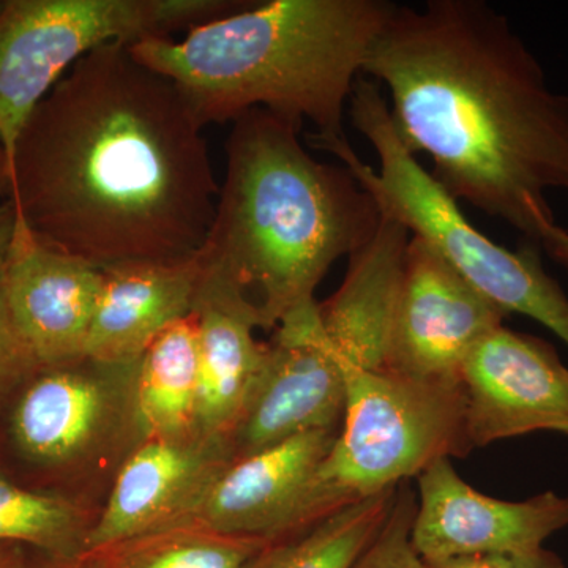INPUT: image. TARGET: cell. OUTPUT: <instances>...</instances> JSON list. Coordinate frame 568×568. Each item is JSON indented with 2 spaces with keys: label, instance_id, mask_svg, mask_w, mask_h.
Here are the masks:
<instances>
[{
  "label": "cell",
  "instance_id": "obj_1",
  "mask_svg": "<svg viewBox=\"0 0 568 568\" xmlns=\"http://www.w3.org/2000/svg\"><path fill=\"white\" fill-rule=\"evenodd\" d=\"M203 123L129 44L74 63L32 112L10 201L48 245L97 267L179 261L204 244L220 186Z\"/></svg>",
  "mask_w": 568,
  "mask_h": 568
},
{
  "label": "cell",
  "instance_id": "obj_2",
  "mask_svg": "<svg viewBox=\"0 0 568 568\" xmlns=\"http://www.w3.org/2000/svg\"><path fill=\"white\" fill-rule=\"evenodd\" d=\"M362 74L454 200L540 244L556 224L548 194L568 192V95L503 13L484 0L396 3Z\"/></svg>",
  "mask_w": 568,
  "mask_h": 568
},
{
  "label": "cell",
  "instance_id": "obj_3",
  "mask_svg": "<svg viewBox=\"0 0 568 568\" xmlns=\"http://www.w3.org/2000/svg\"><path fill=\"white\" fill-rule=\"evenodd\" d=\"M301 126L265 110L233 122L226 175L197 260L239 291L272 331L316 301L339 257L375 234L381 212L345 166L317 162Z\"/></svg>",
  "mask_w": 568,
  "mask_h": 568
},
{
  "label": "cell",
  "instance_id": "obj_4",
  "mask_svg": "<svg viewBox=\"0 0 568 568\" xmlns=\"http://www.w3.org/2000/svg\"><path fill=\"white\" fill-rule=\"evenodd\" d=\"M395 7L388 0L253 2L183 40H142L130 51L173 82L203 126L265 110L301 129L312 122L321 136H346L355 82Z\"/></svg>",
  "mask_w": 568,
  "mask_h": 568
},
{
  "label": "cell",
  "instance_id": "obj_5",
  "mask_svg": "<svg viewBox=\"0 0 568 568\" xmlns=\"http://www.w3.org/2000/svg\"><path fill=\"white\" fill-rule=\"evenodd\" d=\"M353 126L372 145L379 170L362 162L346 136L308 138L312 148L336 156L372 194L383 215L424 239L467 283L506 315L518 313L545 325L568 346V297L547 274L537 244L497 245L466 219L457 200L407 151L396 134L383 89L365 77L355 82Z\"/></svg>",
  "mask_w": 568,
  "mask_h": 568
},
{
  "label": "cell",
  "instance_id": "obj_6",
  "mask_svg": "<svg viewBox=\"0 0 568 568\" xmlns=\"http://www.w3.org/2000/svg\"><path fill=\"white\" fill-rule=\"evenodd\" d=\"M345 375V416L313 478L308 525L417 478L436 459L473 450L462 387L426 386L386 372Z\"/></svg>",
  "mask_w": 568,
  "mask_h": 568
},
{
  "label": "cell",
  "instance_id": "obj_7",
  "mask_svg": "<svg viewBox=\"0 0 568 568\" xmlns=\"http://www.w3.org/2000/svg\"><path fill=\"white\" fill-rule=\"evenodd\" d=\"M164 39L156 0L0 2V145L10 170L18 138L62 74L110 43Z\"/></svg>",
  "mask_w": 568,
  "mask_h": 568
},
{
  "label": "cell",
  "instance_id": "obj_8",
  "mask_svg": "<svg viewBox=\"0 0 568 568\" xmlns=\"http://www.w3.org/2000/svg\"><path fill=\"white\" fill-rule=\"evenodd\" d=\"M136 365L84 357L40 368L11 414V437L22 457L48 469H74L103 459L129 437L141 443Z\"/></svg>",
  "mask_w": 568,
  "mask_h": 568
},
{
  "label": "cell",
  "instance_id": "obj_9",
  "mask_svg": "<svg viewBox=\"0 0 568 568\" xmlns=\"http://www.w3.org/2000/svg\"><path fill=\"white\" fill-rule=\"evenodd\" d=\"M346 375L325 335L320 302L284 316L230 435L234 459L316 429L342 428Z\"/></svg>",
  "mask_w": 568,
  "mask_h": 568
},
{
  "label": "cell",
  "instance_id": "obj_10",
  "mask_svg": "<svg viewBox=\"0 0 568 568\" xmlns=\"http://www.w3.org/2000/svg\"><path fill=\"white\" fill-rule=\"evenodd\" d=\"M507 317L428 242L413 235L386 373L426 386H459L466 358Z\"/></svg>",
  "mask_w": 568,
  "mask_h": 568
},
{
  "label": "cell",
  "instance_id": "obj_11",
  "mask_svg": "<svg viewBox=\"0 0 568 568\" xmlns=\"http://www.w3.org/2000/svg\"><path fill=\"white\" fill-rule=\"evenodd\" d=\"M459 387L473 448L536 432L568 435V368L545 339L500 325L466 358Z\"/></svg>",
  "mask_w": 568,
  "mask_h": 568
},
{
  "label": "cell",
  "instance_id": "obj_12",
  "mask_svg": "<svg viewBox=\"0 0 568 568\" xmlns=\"http://www.w3.org/2000/svg\"><path fill=\"white\" fill-rule=\"evenodd\" d=\"M233 462L226 437L193 433L141 440L123 459L102 514L93 519L85 555L194 525L205 497Z\"/></svg>",
  "mask_w": 568,
  "mask_h": 568
},
{
  "label": "cell",
  "instance_id": "obj_13",
  "mask_svg": "<svg viewBox=\"0 0 568 568\" xmlns=\"http://www.w3.org/2000/svg\"><path fill=\"white\" fill-rule=\"evenodd\" d=\"M417 485L410 544L422 560L537 551L568 526V497L545 491L514 503L481 495L450 458L426 467Z\"/></svg>",
  "mask_w": 568,
  "mask_h": 568
},
{
  "label": "cell",
  "instance_id": "obj_14",
  "mask_svg": "<svg viewBox=\"0 0 568 568\" xmlns=\"http://www.w3.org/2000/svg\"><path fill=\"white\" fill-rule=\"evenodd\" d=\"M0 271L11 317L37 365L48 368L84 358L103 290L102 268L48 245L17 212Z\"/></svg>",
  "mask_w": 568,
  "mask_h": 568
},
{
  "label": "cell",
  "instance_id": "obj_15",
  "mask_svg": "<svg viewBox=\"0 0 568 568\" xmlns=\"http://www.w3.org/2000/svg\"><path fill=\"white\" fill-rule=\"evenodd\" d=\"M338 433L316 429L234 459L205 497L194 525L265 544L308 528L313 478Z\"/></svg>",
  "mask_w": 568,
  "mask_h": 568
},
{
  "label": "cell",
  "instance_id": "obj_16",
  "mask_svg": "<svg viewBox=\"0 0 568 568\" xmlns=\"http://www.w3.org/2000/svg\"><path fill=\"white\" fill-rule=\"evenodd\" d=\"M410 237L402 223L381 213L375 234L351 254L345 282L320 304L321 323L343 368L386 372Z\"/></svg>",
  "mask_w": 568,
  "mask_h": 568
},
{
  "label": "cell",
  "instance_id": "obj_17",
  "mask_svg": "<svg viewBox=\"0 0 568 568\" xmlns=\"http://www.w3.org/2000/svg\"><path fill=\"white\" fill-rule=\"evenodd\" d=\"M104 282L85 357L136 362L164 328L192 315L201 278L197 254L103 268Z\"/></svg>",
  "mask_w": 568,
  "mask_h": 568
},
{
  "label": "cell",
  "instance_id": "obj_18",
  "mask_svg": "<svg viewBox=\"0 0 568 568\" xmlns=\"http://www.w3.org/2000/svg\"><path fill=\"white\" fill-rule=\"evenodd\" d=\"M192 313L200 347L197 432L230 439L263 365L265 343L254 338L260 320L244 295L203 268Z\"/></svg>",
  "mask_w": 568,
  "mask_h": 568
},
{
  "label": "cell",
  "instance_id": "obj_19",
  "mask_svg": "<svg viewBox=\"0 0 568 568\" xmlns=\"http://www.w3.org/2000/svg\"><path fill=\"white\" fill-rule=\"evenodd\" d=\"M200 347L192 313L164 328L138 358L134 409L141 440L200 433Z\"/></svg>",
  "mask_w": 568,
  "mask_h": 568
},
{
  "label": "cell",
  "instance_id": "obj_20",
  "mask_svg": "<svg viewBox=\"0 0 568 568\" xmlns=\"http://www.w3.org/2000/svg\"><path fill=\"white\" fill-rule=\"evenodd\" d=\"M396 488L338 508L308 528L272 541L245 568H353L383 529Z\"/></svg>",
  "mask_w": 568,
  "mask_h": 568
},
{
  "label": "cell",
  "instance_id": "obj_21",
  "mask_svg": "<svg viewBox=\"0 0 568 568\" xmlns=\"http://www.w3.org/2000/svg\"><path fill=\"white\" fill-rule=\"evenodd\" d=\"M267 545L189 525L95 549L70 568H245Z\"/></svg>",
  "mask_w": 568,
  "mask_h": 568
},
{
  "label": "cell",
  "instance_id": "obj_22",
  "mask_svg": "<svg viewBox=\"0 0 568 568\" xmlns=\"http://www.w3.org/2000/svg\"><path fill=\"white\" fill-rule=\"evenodd\" d=\"M93 519L71 500L14 484L0 474V545H28L55 567H74L88 551Z\"/></svg>",
  "mask_w": 568,
  "mask_h": 568
},
{
  "label": "cell",
  "instance_id": "obj_23",
  "mask_svg": "<svg viewBox=\"0 0 568 568\" xmlns=\"http://www.w3.org/2000/svg\"><path fill=\"white\" fill-rule=\"evenodd\" d=\"M417 496L409 480L398 485L394 506L375 540L353 568H425L424 560L410 544Z\"/></svg>",
  "mask_w": 568,
  "mask_h": 568
},
{
  "label": "cell",
  "instance_id": "obj_24",
  "mask_svg": "<svg viewBox=\"0 0 568 568\" xmlns=\"http://www.w3.org/2000/svg\"><path fill=\"white\" fill-rule=\"evenodd\" d=\"M39 369L11 317L0 271V399L14 387L24 386Z\"/></svg>",
  "mask_w": 568,
  "mask_h": 568
},
{
  "label": "cell",
  "instance_id": "obj_25",
  "mask_svg": "<svg viewBox=\"0 0 568 568\" xmlns=\"http://www.w3.org/2000/svg\"><path fill=\"white\" fill-rule=\"evenodd\" d=\"M425 568H566L564 560L547 548L529 552H488L424 560Z\"/></svg>",
  "mask_w": 568,
  "mask_h": 568
},
{
  "label": "cell",
  "instance_id": "obj_26",
  "mask_svg": "<svg viewBox=\"0 0 568 568\" xmlns=\"http://www.w3.org/2000/svg\"><path fill=\"white\" fill-rule=\"evenodd\" d=\"M541 248L545 253L555 261L556 264L560 265L564 271L568 274V231L559 226L558 223L552 224L544 237L540 239Z\"/></svg>",
  "mask_w": 568,
  "mask_h": 568
},
{
  "label": "cell",
  "instance_id": "obj_27",
  "mask_svg": "<svg viewBox=\"0 0 568 568\" xmlns=\"http://www.w3.org/2000/svg\"><path fill=\"white\" fill-rule=\"evenodd\" d=\"M17 226V211L11 201L0 200V267L9 253L11 239Z\"/></svg>",
  "mask_w": 568,
  "mask_h": 568
},
{
  "label": "cell",
  "instance_id": "obj_28",
  "mask_svg": "<svg viewBox=\"0 0 568 568\" xmlns=\"http://www.w3.org/2000/svg\"><path fill=\"white\" fill-rule=\"evenodd\" d=\"M11 194V170L9 156L0 145V200L10 201Z\"/></svg>",
  "mask_w": 568,
  "mask_h": 568
},
{
  "label": "cell",
  "instance_id": "obj_29",
  "mask_svg": "<svg viewBox=\"0 0 568 568\" xmlns=\"http://www.w3.org/2000/svg\"><path fill=\"white\" fill-rule=\"evenodd\" d=\"M0 568H26L24 560L14 545H0Z\"/></svg>",
  "mask_w": 568,
  "mask_h": 568
},
{
  "label": "cell",
  "instance_id": "obj_30",
  "mask_svg": "<svg viewBox=\"0 0 568 568\" xmlns=\"http://www.w3.org/2000/svg\"><path fill=\"white\" fill-rule=\"evenodd\" d=\"M48 568H70V567H55V566H50Z\"/></svg>",
  "mask_w": 568,
  "mask_h": 568
}]
</instances>
